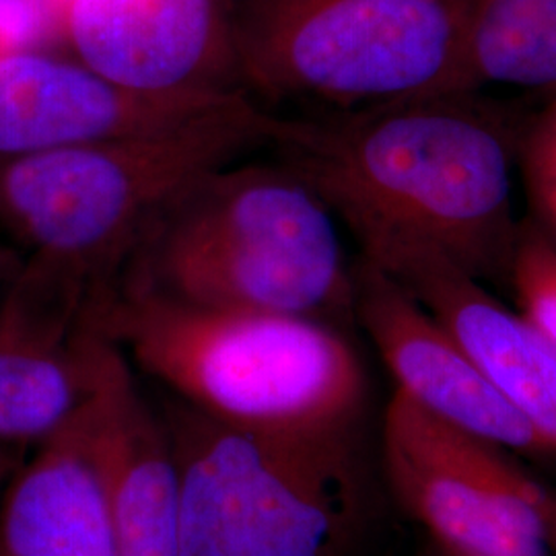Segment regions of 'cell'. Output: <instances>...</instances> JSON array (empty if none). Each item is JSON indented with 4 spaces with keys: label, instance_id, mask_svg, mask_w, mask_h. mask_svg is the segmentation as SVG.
<instances>
[{
    "label": "cell",
    "instance_id": "7402d4cb",
    "mask_svg": "<svg viewBox=\"0 0 556 556\" xmlns=\"http://www.w3.org/2000/svg\"><path fill=\"white\" fill-rule=\"evenodd\" d=\"M470 2H472V0H470Z\"/></svg>",
    "mask_w": 556,
    "mask_h": 556
},
{
    "label": "cell",
    "instance_id": "ba28073f",
    "mask_svg": "<svg viewBox=\"0 0 556 556\" xmlns=\"http://www.w3.org/2000/svg\"><path fill=\"white\" fill-rule=\"evenodd\" d=\"M52 27L73 59L124 89L243 93L229 0H60Z\"/></svg>",
    "mask_w": 556,
    "mask_h": 556
},
{
    "label": "cell",
    "instance_id": "4fadbf2b",
    "mask_svg": "<svg viewBox=\"0 0 556 556\" xmlns=\"http://www.w3.org/2000/svg\"><path fill=\"white\" fill-rule=\"evenodd\" d=\"M85 402L13 480L0 555L122 556Z\"/></svg>",
    "mask_w": 556,
    "mask_h": 556
},
{
    "label": "cell",
    "instance_id": "52a82bcc",
    "mask_svg": "<svg viewBox=\"0 0 556 556\" xmlns=\"http://www.w3.org/2000/svg\"><path fill=\"white\" fill-rule=\"evenodd\" d=\"M394 497L445 556H546L551 498L503 447L394 390L381 427Z\"/></svg>",
    "mask_w": 556,
    "mask_h": 556
},
{
    "label": "cell",
    "instance_id": "9a60e30c",
    "mask_svg": "<svg viewBox=\"0 0 556 556\" xmlns=\"http://www.w3.org/2000/svg\"><path fill=\"white\" fill-rule=\"evenodd\" d=\"M468 89L516 85L556 91V0H472Z\"/></svg>",
    "mask_w": 556,
    "mask_h": 556
},
{
    "label": "cell",
    "instance_id": "603a6c76",
    "mask_svg": "<svg viewBox=\"0 0 556 556\" xmlns=\"http://www.w3.org/2000/svg\"><path fill=\"white\" fill-rule=\"evenodd\" d=\"M0 556H2V555H0Z\"/></svg>",
    "mask_w": 556,
    "mask_h": 556
},
{
    "label": "cell",
    "instance_id": "2e32d148",
    "mask_svg": "<svg viewBox=\"0 0 556 556\" xmlns=\"http://www.w3.org/2000/svg\"><path fill=\"white\" fill-rule=\"evenodd\" d=\"M519 314L556 353V241L540 227H521L509 266Z\"/></svg>",
    "mask_w": 556,
    "mask_h": 556
},
{
    "label": "cell",
    "instance_id": "30bf717a",
    "mask_svg": "<svg viewBox=\"0 0 556 556\" xmlns=\"http://www.w3.org/2000/svg\"><path fill=\"white\" fill-rule=\"evenodd\" d=\"M361 260L392 278L454 337L498 394L556 452V353L480 278L422 243H383Z\"/></svg>",
    "mask_w": 556,
    "mask_h": 556
},
{
    "label": "cell",
    "instance_id": "e0dca14e",
    "mask_svg": "<svg viewBox=\"0 0 556 556\" xmlns=\"http://www.w3.org/2000/svg\"><path fill=\"white\" fill-rule=\"evenodd\" d=\"M517 157L528 192L556 186V91L517 142Z\"/></svg>",
    "mask_w": 556,
    "mask_h": 556
},
{
    "label": "cell",
    "instance_id": "3957f363",
    "mask_svg": "<svg viewBox=\"0 0 556 556\" xmlns=\"http://www.w3.org/2000/svg\"><path fill=\"white\" fill-rule=\"evenodd\" d=\"M116 282L206 309L355 314L337 215L280 161H236L197 179L147 227Z\"/></svg>",
    "mask_w": 556,
    "mask_h": 556
},
{
    "label": "cell",
    "instance_id": "5bb4252c",
    "mask_svg": "<svg viewBox=\"0 0 556 556\" xmlns=\"http://www.w3.org/2000/svg\"><path fill=\"white\" fill-rule=\"evenodd\" d=\"M103 340L80 324L50 337L0 316V443H41L93 392Z\"/></svg>",
    "mask_w": 556,
    "mask_h": 556
},
{
    "label": "cell",
    "instance_id": "8fae6325",
    "mask_svg": "<svg viewBox=\"0 0 556 556\" xmlns=\"http://www.w3.org/2000/svg\"><path fill=\"white\" fill-rule=\"evenodd\" d=\"M355 316L396 381L425 413L503 450L548 452L454 337L392 278L358 258Z\"/></svg>",
    "mask_w": 556,
    "mask_h": 556
},
{
    "label": "cell",
    "instance_id": "277c9868",
    "mask_svg": "<svg viewBox=\"0 0 556 556\" xmlns=\"http://www.w3.org/2000/svg\"><path fill=\"white\" fill-rule=\"evenodd\" d=\"M273 119L241 96L155 132L0 160V223L89 307L116 285L172 200L202 176L268 149Z\"/></svg>",
    "mask_w": 556,
    "mask_h": 556
},
{
    "label": "cell",
    "instance_id": "5b68a950",
    "mask_svg": "<svg viewBox=\"0 0 556 556\" xmlns=\"http://www.w3.org/2000/svg\"><path fill=\"white\" fill-rule=\"evenodd\" d=\"M470 0H229L239 87L344 112L468 89Z\"/></svg>",
    "mask_w": 556,
    "mask_h": 556
},
{
    "label": "cell",
    "instance_id": "8992f818",
    "mask_svg": "<svg viewBox=\"0 0 556 556\" xmlns=\"http://www.w3.org/2000/svg\"><path fill=\"white\" fill-rule=\"evenodd\" d=\"M179 556H337L355 507L344 438L262 433L181 406Z\"/></svg>",
    "mask_w": 556,
    "mask_h": 556
},
{
    "label": "cell",
    "instance_id": "d6986e66",
    "mask_svg": "<svg viewBox=\"0 0 556 556\" xmlns=\"http://www.w3.org/2000/svg\"><path fill=\"white\" fill-rule=\"evenodd\" d=\"M21 266H23V260L20 258V254L11 248L0 245V282H11L17 277Z\"/></svg>",
    "mask_w": 556,
    "mask_h": 556
},
{
    "label": "cell",
    "instance_id": "44dd1931",
    "mask_svg": "<svg viewBox=\"0 0 556 556\" xmlns=\"http://www.w3.org/2000/svg\"><path fill=\"white\" fill-rule=\"evenodd\" d=\"M4 470H7V459H4L2 447H0V480H2V477H4Z\"/></svg>",
    "mask_w": 556,
    "mask_h": 556
},
{
    "label": "cell",
    "instance_id": "ac0fdd59",
    "mask_svg": "<svg viewBox=\"0 0 556 556\" xmlns=\"http://www.w3.org/2000/svg\"><path fill=\"white\" fill-rule=\"evenodd\" d=\"M528 194L534 206L538 223L542 225V231L556 241V186L530 190Z\"/></svg>",
    "mask_w": 556,
    "mask_h": 556
},
{
    "label": "cell",
    "instance_id": "6da1fadb",
    "mask_svg": "<svg viewBox=\"0 0 556 556\" xmlns=\"http://www.w3.org/2000/svg\"><path fill=\"white\" fill-rule=\"evenodd\" d=\"M472 96L275 114L268 149L318 192L361 252L422 243L482 282L509 278L517 142Z\"/></svg>",
    "mask_w": 556,
    "mask_h": 556
},
{
    "label": "cell",
    "instance_id": "7c38bea8",
    "mask_svg": "<svg viewBox=\"0 0 556 556\" xmlns=\"http://www.w3.org/2000/svg\"><path fill=\"white\" fill-rule=\"evenodd\" d=\"M85 408L119 555L179 556V475L169 431L140 396L130 361L110 338Z\"/></svg>",
    "mask_w": 556,
    "mask_h": 556
},
{
    "label": "cell",
    "instance_id": "7a4b0ae2",
    "mask_svg": "<svg viewBox=\"0 0 556 556\" xmlns=\"http://www.w3.org/2000/svg\"><path fill=\"white\" fill-rule=\"evenodd\" d=\"M186 406L229 427L346 438L365 402V371L328 321L206 309L116 282L83 314Z\"/></svg>",
    "mask_w": 556,
    "mask_h": 556
},
{
    "label": "cell",
    "instance_id": "9c48e42d",
    "mask_svg": "<svg viewBox=\"0 0 556 556\" xmlns=\"http://www.w3.org/2000/svg\"><path fill=\"white\" fill-rule=\"evenodd\" d=\"M245 93L153 96L38 48L0 54V160L155 132Z\"/></svg>",
    "mask_w": 556,
    "mask_h": 556
},
{
    "label": "cell",
    "instance_id": "ffe728a7",
    "mask_svg": "<svg viewBox=\"0 0 556 556\" xmlns=\"http://www.w3.org/2000/svg\"><path fill=\"white\" fill-rule=\"evenodd\" d=\"M548 542L556 544V501L551 498V507H548Z\"/></svg>",
    "mask_w": 556,
    "mask_h": 556
}]
</instances>
